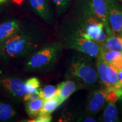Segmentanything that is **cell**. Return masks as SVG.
<instances>
[{
  "mask_svg": "<svg viewBox=\"0 0 122 122\" xmlns=\"http://www.w3.org/2000/svg\"><path fill=\"white\" fill-rule=\"evenodd\" d=\"M46 44V33L32 23L22 24L16 32L0 46V62L5 64L25 59Z\"/></svg>",
  "mask_w": 122,
  "mask_h": 122,
  "instance_id": "6da1fadb",
  "label": "cell"
},
{
  "mask_svg": "<svg viewBox=\"0 0 122 122\" xmlns=\"http://www.w3.org/2000/svg\"><path fill=\"white\" fill-rule=\"evenodd\" d=\"M57 35L63 47L97 58L101 54L102 47L87 35L74 18H68L58 28Z\"/></svg>",
  "mask_w": 122,
  "mask_h": 122,
  "instance_id": "7a4b0ae2",
  "label": "cell"
},
{
  "mask_svg": "<svg viewBox=\"0 0 122 122\" xmlns=\"http://www.w3.org/2000/svg\"><path fill=\"white\" fill-rule=\"evenodd\" d=\"M61 42L45 44L24 59L23 71L26 73H45L56 66L63 49Z\"/></svg>",
  "mask_w": 122,
  "mask_h": 122,
  "instance_id": "3957f363",
  "label": "cell"
},
{
  "mask_svg": "<svg viewBox=\"0 0 122 122\" xmlns=\"http://www.w3.org/2000/svg\"><path fill=\"white\" fill-rule=\"evenodd\" d=\"M91 57L77 52L68 62L65 73L66 79H72L81 83L84 87H92L98 81L97 67Z\"/></svg>",
  "mask_w": 122,
  "mask_h": 122,
  "instance_id": "277c9868",
  "label": "cell"
},
{
  "mask_svg": "<svg viewBox=\"0 0 122 122\" xmlns=\"http://www.w3.org/2000/svg\"><path fill=\"white\" fill-rule=\"evenodd\" d=\"M73 18L87 35L88 39L95 41L105 30V25L97 17L89 0H75Z\"/></svg>",
  "mask_w": 122,
  "mask_h": 122,
  "instance_id": "5b68a950",
  "label": "cell"
},
{
  "mask_svg": "<svg viewBox=\"0 0 122 122\" xmlns=\"http://www.w3.org/2000/svg\"><path fill=\"white\" fill-rule=\"evenodd\" d=\"M25 79L12 70L4 67L0 62V92L6 97L18 103L23 102V98L27 93Z\"/></svg>",
  "mask_w": 122,
  "mask_h": 122,
  "instance_id": "8992f818",
  "label": "cell"
},
{
  "mask_svg": "<svg viewBox=\"0 0 122 122\" xmlns=\"http://www.w3.org/2000/svg\"><path fill=\"white\" fill-rule=\"evenodd\" d=\"M110 27L114 33L120 35L122 30V5L117 0H107Z\"/></svg>",
  "mask_w": 122,
  "mask_h": 122,
  "instance_id": "52a82bcc",
  "label": "cell"
},
{
  "mask_svg": "<svg viewBox=\"0 0 122 122\" xmlns=\"http://www.w3.org/2000/svg\"><path fill=\"white\" fill-rule=\"evenodd\" d=\"M32 10L46 23H54V14L49 0H28Z\"/></svg>",
  "mask_w": 122,
  "mask_h": 122,
  "instance_id": "ba28073f",
  "label": "cell"
},
{
  "mask_svg": "<svg viewBox=\"0 0 122 122\" xmlns=\"http://www.w3.org/2000/svg\"><path fill=\"white\" fill-rule=\"evenodd\" d=\"M18 103L6 97L0 98V122H13L17 119L20 115Z\"/></svg>",
  "mask_w": 122,
  "mask_h": 122,
  "instance_id": "9c48e42d",
  "label": "cell"
},
{
  "mask_svg": "<svg viewBox=\"0 0 122 122\" xmlns=\"http://www.w3.org/2000/svg\"><path fill=\"white\" fill-rule=\"evenodd\" d=\"M107 92V89L103 88L92 93L86 105V112L88 114L94 115L102 109L106 101Z\"/></svg>",
  "mask_w": 122,
  "mask_h": 122,
  "instance_id": "30bf717a",
  "label": "cell"
},
{
  "mask_svg": "<svg viewBox=\"0 0 122 122\" xmlns=\"http://www.w3.org/2000/svg\"><path fill=\"white\" fill-rule=\"evenodd\" d=\"M84 87V86L77 80L72 79H67L59 83L57 86V95L62 103L64 102L70 96L78 91Z\"/></svg>",
  "mask_w": 122,
  "mask_h": 122,
  "instance_id": "8fae6325",
  "label": "cell"
},
{
  "mask_svg": "<svg viewBox=\"0 0 122 122\" xmlns=\"http://www.w3.org/2000/svg\"><path fill=\"white\" fill-rule=\"evenodd\" d=\"M91 6L97 17L103 23L106 30H110L108 16L107 0H89Z\"/></svg>",
  "mask_w": 122,
  "mask_h": 122,
  "instance_id": "7c38bea8",
  "label": "cell"
},
{
  "mask_svg": "<svg viewBox=\"0 0 122 122\" xmlns=\"http://www.w3.org/2000/svg\"><path fill=\"white\" fill-rule=\"evenodd\" d=\"M21 23L17 19H9L0 24V46L18 31Z\"/></svg>",
  "mask_w": 122,
  "mask_h": 122,
  "instance_id": "4fadbf2b",
  "label": "cell"
},
{
  "mask_svg": "<svg viewBox=\"0 0 122 122\" xmlns=\"http://www.w3.org/2000/svg\"><path fill=\"white\" fill-rule=\"evenodd\" d=\"M113 32L108 35L106 41L102 46V50H117L121 51L122 50V36L117 35Z\"/></svg>",
  "mask_w": 122,
  "mask_h": 122,
  "instance_id": "5bb4252c",
  "label": "cell"
},
{
  "mask_svg": "<svg viewBox=\"0 0 122 122\" xmlns=\"http://www.w3.org/2000/svg\"><path fill=\"white\" fill-rule=\"evenodd\" d=\"M45 100L42 98H39L35 100L24 102V109L29 118H35L41 109Z\"/></svg>",
  "mask_w": 122,
  "mask_h": 122,
  "instance_id": "9a60e30c",
  "label": "cell"
},
{
  "mask_svg": "<svg viewBox=\"0 0 122 122\" xmlns=\"http://www.w3.org/2000/svg\"><path fill=\"white\" fill-rule=\"evenodd\" d=\"M108 65L107 64L102 56H100L97 58V63H96V67H97V71L98 73V78L102 84L106 89H110L112 88L111 84L110 83L109 81L108 80L106 75V68Z\"/></svg>",
  "mask_w": 122,
  "mask_h": 122,
  "instance_id": "2e32d148",
  "label": "cell"
},
{
  "mask_svg": "<svg viewBox=\"0 0 122 122\" xmlns=\"http://www.w3.org/2000/svg\"><path fill=\"white\" fill-rule=\"evenodd\" d=\"M102 117L103 121L105 122L119 121L118 110L115 103L108 102Z\"/></svg>",
  "mask_w": 122,
  "mask_h": 122,
  "instance_id": "e0dca14e",
  "label": "cell"
},
{
  "mask_svg": "<svg viewBox=\"0 0 122 122\" xmlns=\"http://www.w3.org/2000/svg\"><path fill=\"white\" fill-rule=\"evenodd\" d=\"M62 103L59 97L56 95L53 98L45 100L39 113L51 114Z\"/></svg>",
  "mask_w": 122,
  "mask_h": 122,
  "instance_id": "ac0fdd59",
  "label": "cell"
},
{
  "mask_svg": "<svg viewBox=\"0 0 122 122\" xmlns=\"http://www.w3.org/2000/svg\"><path fill=\"white\" fill-rule=\"evenodd\" d=\"M106 75L111 85L113 88H121L118 85V71L112 66L108 65L106 68Z\"/></svg>",
  "mask_w": 122,
  "mask_h": 122,
  "instance_id": "d6986e66",
  "label": "cell"
},
{
  "mask_svg": "<svg viewBox=\"0 0 122 122\" xmlns=\"http://www.w3.org/2000/svg\"><path fill=\"white\" fill-rule=\"evenodd\" d=\"M57 87L52 85H47L42 88H40L39 93L40 98L44 100H49L57 94Z\"/></svg>",
  "mask_w": 122,
  "mask_h": 122,
  "instance_id": "ffe728a7",
  "label": "cell"
},
{
  "mask_svg": "<svg viewBox=\"0 0 122 122\" xmlns=\"http://www.w3.org/2000/svg\"><path fill=\"white\" fill-rule=\"evenodd\" d=\"M25 87L27 93H35L39 92L40 88V81L37 77H31L25 81Z\"/></svg>",
  "mask_w": 122,
  "mask_h": 122,
  "instance_id": "44dd1931",
  "label": "cell"
},
{
  "mask_svg": "<svg viewBox=\"0 0 122 122\" xmlns=\"http://www.w3.org/2000/svg\"><path fill=\"white\" fill-rule=\"evenodd\" d=\"M122 97V88H111L107 89L106 95V101L115 103Z\"/></svg>",
  "mask_w": 122,
  "mask_h": 122,
  "instance_id": "7402d4cb",
  "label": "cell"
},
{
  "mask_svg": "<svg viewBox=\"0 0 122 122\" xmlns=\"http://www.w3.org/2000/svg\"><path fill=\"white\" fill-rule=\"evenodd\" d=\"M52 1L56 7L57 14L61 15L67 11L72 0H52Z\"/></svg>",
  "mask_w": 122,
  "mask_h": 122,
  "instance_id": "603a6c76",
  "label": "cell"
},
{
  "mask_svg": "<svg viewBox=\"0 0 122 122\" xmlns=\"http://www.w3.org/2000/svg\"><path fill=\"white\" fill-rule=\"evenodd\" d=\"M101 56L107 65H110L114 59L121 56V52L117 50H102Z\"/></svg>",
  "mask_w": 122,
  "mask_h": 122,
  "instance_id": "cb8c5ba5",
  "label": "cell"
},
{
  "mask_svg": "<svg viewBox=\"0 0 122 122\" xmlns=\"http://www.w3.org/2000/svg\"><path fill=\"white\" fill-rule=\"evenodd\" d=\"M52 120V117L49 114L39 113L34 118L28 122H50Z\"/></svg>",
  "mask_w": 122,
  "mask_h": 122,
  "instance_id": "d4e9b609",
  "label": "cell"
},
{
  "mask_svg": "<svg viewBox=\"0 0 122 122\" xmlns=\"http://www.w3.org/2000/svg\"><path fill=\"white\" fill-rule=\"evenodd\" d=\"M39 98H40L39 92H35V93H27L25 94L23 97V102H24L35 100Z\"/></svg>",
  "mask_w": 122,
  "mask_h": 122,
  "instance_id": "484cf974",
  "label": "cell"
},
{
  "mask_svg": "<svg viewBox=\"0 0 122 122\" xmlns=\"http://www.w3.org/2000/svg\"><path fill=\"white\" fill-rule=\"evenodd\" d=\"M110 65L112 66L118 71H121V70H122V56H120V57L114 59L110 64Z\"/></svg>",
  "mask_w": 122,
  "mask_h": 122,
  "instance_id": "4316f807",
  "label": "cell"
},
{
  "mask_svg": "<svg viewBox=\"0 0 122 122\" xmlns=\"http://www.w3.org/2000/svg\"><path fill=\"white\" fill-rule=\"evenodd\" d=\"M118 85L120 87H121V84L122 83V70L118 71Z\"/></svg>",
  "mask_w": 122,
  "mask_h": 122,
  "instance_id": "83f0119b",
  "label": "cell"
},
{
  "mask_svg": "<svg viewBox=\"0 0 122 122\" xmlns=\"http://www.w3.org/2000/svg\"><path fill=\"white\" fill-rule=\"evenodd\" d=\"M80 121L85 122H96V120L94 119L91 118V117H86L84 119H81V120Z\"/></svg>",
  "mask_w": 122,
  "mask_h": 122,
  "instance_id": "f1b7e54d",
  "label": "cell"
},
{
  "mask_svg": "<svg viewBox=\"0 0 122 122\" xmlns=\"http://www.w3.org/2000/svg\"><path fill=\"white\" fill-rule=\"evenodd\" d=\"M7 1V0H0V5L3 4H4V3H5Z\"/></svg>",
  "mask_w": 122,
  "mask_h": 122,
  "instance_id": "f546056e",
  "label": "cell"
},
{
  "mask_svg": "<svg viewBox=\"0 0 122 122\" xmlns=\"http://www.w3.org/2000/svg\"><path fill=\"white\" fill-rule=\"evenodd\" d=\"M15 2L17 3V4H19V3H20L22 1H23V0H13Z\"/></svg>",
  "mask_w": 122,
  "mask_h": 122,
  "instance_id": "4dcf8cb0",
  "label": "cell"
},
{
  "mask_svg": "<svg viewBox=\"0 0 122 122\" xmlns=\"http://www.w3.org/2000/svg\"><path fill=\"white\" fill-rule=\"evenodd\" d=\"M120 101H121V103H122V97L120 98Z\"/></svg>",
  "mask_w": 122,
  "mask_h": 122,
  "instance_id": "1f68e13d",
  "label": "cell"
},
{
  "mask_svg": "<svg viewBox=\"0 0 122 122\" xmlns=\"http://www.w3.org/2000/svg\"><path fill=\"white\" fill-rule=\"evenodd\" d=\"M117 1H118L120 2H122V0H117Z\"/></svg>",
  "mask_w": 122,
  "mask_h": 122,
  "instance_id": "d6a6232c",
  "label": "cell"
},
{
  "mask_svg": "<svg viewBox=\"0 0 122 122\" xmlns=\"http://www.w3.org/2000/svg\"><path fill=\"white\" fill-rule=\"evenodd\" d=\"M120 52H121V56H122V50H121V51H120Z\"/></svg>",
  "mask_w": 122,
  "mask_h": 122,
  "instance_id": "836d02e7",
  "label": "cell"
},
{
  "mask_svg": "<svg viewBox=\"0 0 122 122\" xmlns=\"http://www.w3.org/2000/svg\"><path fill=\"white\" fill-rule=\"evenodd\" d=\"M120 35H121V36H122V32H121V33H120Z\"/></svg>",
  "mask_w": 122,
  "mask_h": 122,
  "instance_id": "e575fe53",
  "label": "cell"
},
{
  "mask_svg": "<svg viewBox=\"0 0 122 122\" xmlns=\"http://www.w3.org/2000/svg\"><path fill=\"white\" fill-rule=\"evenodd\" d=\"M121 88H122V84H121Z\"/></svg>",
  "mask_w": 122,
  "mask_h": 122,
  "instance_id": "d590c367",
  "label": "cell"
}]
</instances>
